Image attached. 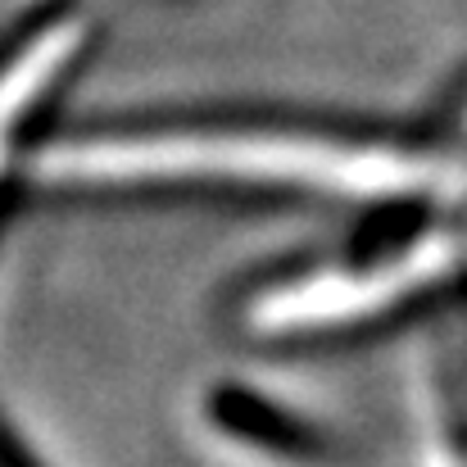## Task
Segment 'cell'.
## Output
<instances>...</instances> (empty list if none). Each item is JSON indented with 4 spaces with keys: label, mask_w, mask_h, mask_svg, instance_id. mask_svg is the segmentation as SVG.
<instances>
[{
    "label": "cell",
    "mask_w": 467,
    "mask_h": 467,
    "mask_svg": "<svg viewBox=\"0 0 467 467\" xmlns=\"http://www.w3.org/2000/svg\"><path fill=\"white\" fill-rule=\"evenodd\" d=\"M64 182H182V186H250V191H317L349 200H418L450 172L445 155L413 141L340 132L273 119H182L100 128L55 141L36 159Z\"/></svg>",
    "instance_id": "obj_1"
},
{
    "label": "cell",
    "mask_w": 467,
    "mask_h": 467,
    "mask_svg": "<svg viewBox=\"0 0 467 467\" xmlns=\"http://www.w3.org/2000/svg\"><path fill=\"white\" fill-rule=\"evenodd\" d=\"M0 467H41L27 454V445L9 431V422H0Z\"/></svg>",
    "instance_id": "obj_2"
}]
</instances>
